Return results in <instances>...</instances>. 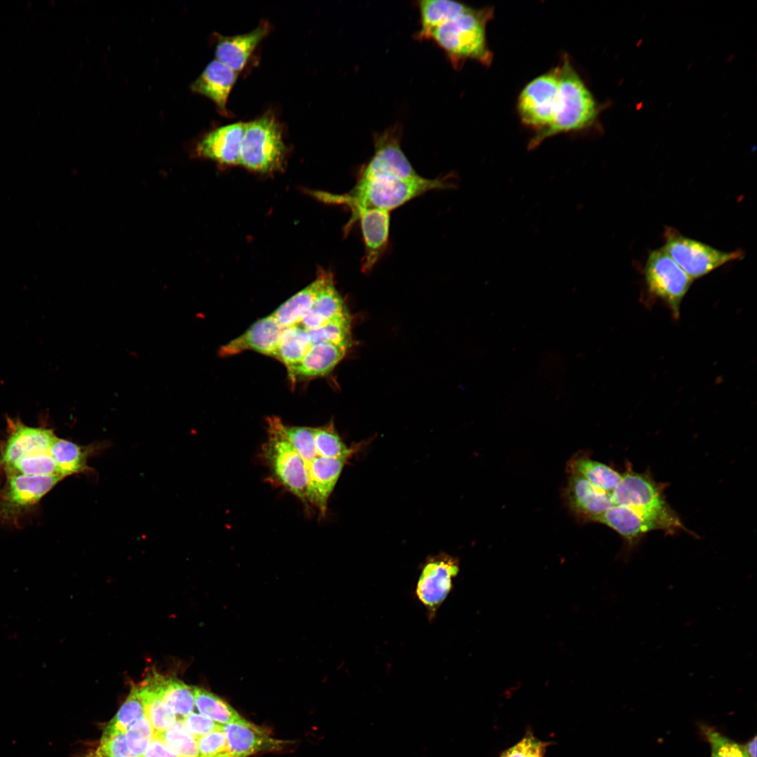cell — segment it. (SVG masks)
<instances>
[{"instance_id":"29","label":"cell","mask_w":757,"mask_h":757,"mask_svg":"<svg viewBox=\"0 0 757 757\" xmlns=\"http://www.w3.org/2000/svg\"><path fill=\"white\" fill-rule=\"evenodd\" d=\"M311 346L308 330L298 325L284 327L273 357L284 364L289 371L301 361Z\"/></svg>"},{"instance_id":"22","label":"cell","mask_w":757,"mask_h":757,"mask_svg":"<svg viewBox=\"0 0 757 757\" xmlns=\"http://www.w3.org/2000/svg\"><path fill=\"white\" fill-rule=\"evenodd\" d=\"M237 79V72L221 62L211 61L191 85L192 90L213 101L226 114V102Z\"/></svg>"},{"instance_id":"9","label":"cell","mask_w":757,"mask_h":757,"mask_svg":"<svg viewBox=\"0 0 757 757\" xmlns=\"http://www.w3.org/2000/svg\"><path fill=\"white\" fill-rule=\"evenodd\" d=\"M0 483V523L18 526L24 516L64 478L58 475H11Z\"/></svg>"},{"instance_id":"23","label":"cell","mask_w":757,"mask_h":757,"mask_svg":"<svg viewBox=\"0 0 757 757\" xmlns=\"http://www.w3.org/2000/svg\"><path fill=\"white\" fill-rule=\"evenodd\" d=\"M592 521L610 527L633 547L646 533L659 530L657 526L627 506L613 505Z\"/></svg>"},{"instance_id":"31","label":"cell","mask_w":757,"mask_h":757,"mask_svg":"<svg viewBox=\"0 0 757 757\" xmlns=\"http://www.w3.org/2000/svg\"><path fill=\"white\" fill-rule=\"evenodd\" d=\"M193 688L195 706L200 714L223 725L245 720L219 696L199 687Z\"/></svg>"},{"instance_id":"37","label":"cell","mask_w":757,"mask_h":757,"mask_svg":"<svg viewBox=\"0 0 757 757\" xmlns=\"http://www.w3.org/2000/svg\"><path fill=\"white\" fill-rule=\"evenodd\" d=\"M554 742L537 738L528 728L522 738L513 746L502 751L499 757H545L547 749Z\"/></svg>"},{"instance_id":"7","label":"cell","mask_w":757,"mask_h":757,"mask_svg":"<svg viewBox=\"0 0 757 757\" xmlns=\"http://www.w3.org/2000/svg\"><path fill=\"white\" fill-rule=\"evenodd\" d=\"M663 241L664 250L693 280L744 256L740 249L723 251L670 226L664 228Z\"/></svg>"},{"instance_id":"28","label":"cell","mask_w":757,"mask_h":757,"mask_svg":"<svg viewBox=\"0 0 757 757\" xmlns=\"http://www.w3.org/2000/svg\"><path fill=\"white\" fill-rule=\"evenodd\" d=\"M144 715L152 725L154 732L165 731L177 720L170 707L163 700L151 683L146 678L138 685Z\"/></svg>"},{"instance_id":"32","label":"cell","mask_w":757,"mask_h":757,"mask_svg":"<svg viewBox=\"0 0 757 757\" xmlns=\"http://www.w3.org/2000/svg\"><path fill=\"white\" fill-rule=\"evenodd\" d=\"M154 736L178 757H200L197 741L186 730L180 719L168 730L154 732Z\"/></svg>"},{"instance_id":"2","label":"cell","mask_w":757,"mask_h":757,"mask_svg":"<svg viewBox=\"0 0 757 757\" xmlns=\"http://www.w3.org/2000/svg\"><path fill=\"white\" fill-rule=\"evenodd\" d=\"M57 437L52 428L27 425L19 417L7 416L0 439V475L61 476L50 453Z\"/></svg>"},{"instance_id":"16","label":"cell","mask_w":757,"mask_h":757,"mask_svg":"<svg viewBox=\"0 0 757 757\" xmlns=\"http://www.w3.org/2000/svg\"><path fill=\"white\" fill-rule=\"evenodd\" d=\"M230 757H248L281 749L285 742L273 738L263 728L246 719L224 725Z\"/></svg>"},{"instance_id":"35","label":"cell","mask_w":757,"mask_h":757,"mask_svg":"<svg viewBox=\"0 0 757 757\" xmlns=\"http://www.w3.org/2000/svg\"><path fill=\"white\" fill-rule=\"evenodd\" d=\"M283 432L305 463L317 456L313 428L305 426H287L284 424Z\"/></svg>"},{"instance_id":"40","label":"cell","mask_w":757,"mask_h":757,"mask_svg":"<svg viewBox=\"0 0 757 757\" xmlns=\"http://www.w3.org/2000/svg\"><path fill=\"white\" fill-rule=\"evenodd\" d=\"M200 757H230L224 730L210 732L197 740Z\"/></svg>"},{"instance_id":"43","label":"cell","mask_w":757,"mask_h":757,"mask_svg":"<svg viewBox=\"0 0 757 757\" xmlns=\"http://www.w3.org/2000/svg\"><path fill=\"white\" fill-rule=\"evenodd\" d=\"M744 751L748 757H756V737L742 744Z\"/></svg>"},{"instance_id":"25","label":"cell","mask_w":757,"mask_h":757,"mask_svg":"<svg viewBox=\"0 0 757 757\" xmlns=\"http://www.w3.org/2000/svg\"><path fill=\"white\" fill-rule=\"evenodd\" d=\"M320 270L316 279L281 304L271 315L283 327L296 325L312 307L327 275Z\"/></svg>"},{"instance_id":"19","label":"cell","mask_w":757,"mask_h":757,"mask_svg":"<svg viewBox=\"0 0 757 757\" xmlns=\"http://www.w3.org/2000/svg\"><path fill=\"white\" fill-rule=\"evenodd\" d=\"M349 314L336 288L333 275L328 271L312 307L296 325L308 331L313 330Z\"/></svg>"},{"instance_id":"36","label":"cell","mask_w":757,"mask_h":757,"mask_svg":"<svg viewBox=\"0 0 757 757\" xmlns=\"http://www.w3.org/2000/svg\"><path fill=\"white\" fill-rule=\"evenodd\" d=\"M702 730L711 747V757H748L740 744L714 728L703 725Z\"/></svg>"},{"instance_id":"20","label":"cell","mask_w":757,"mask_h":757,"mask_svg":"<svg viewBox=\"0 0 757 757\" xmlns=\"http://www.w3.org/2000/svg\"><path fill=\"white\" fill-rule=\"evenodd\" d=\"M268 30V25L262 22L247 33L221 36L215 48L216 60L238 73L244 68L252 52Z\"/></svg>"},{"instance_id":"3","label":"cell","mask_w":757,"mask_h":757,"mask_svg":"<svg viewBox=\"0 0 757 757\" xmlns=\"http://www.w3.org/2000/svg\"><path fill=\"white\" fill-rule=\"evenodd\" d=\"M493 16L491 7H468L435 28L427 40L435 42L446 54L454 69L468 60L489 66L493 55L488 46L486 28Z\"/></svg>"},{"instance_id":"27","label":"cell","mask_w":757,"mask_h":757,"mask_svg":"<svg viewBox=\"0 0 757 757\" xmlns=\"http://www.w3.org/2000/svg\"><path fill=\"white\" fill-rule=\"evenodd\" d=\"M420 17V29L415 38L427 40L430 32L437 27L463 11L468 5L451 0H423L417 2Z\"/></svg>"},{"instance_id":"10","label":"cell","mask_w":757,"mask_h":757,"mask_svg":"<svg viewBox=\"0 0 757 757\" xmlns=\"http://www.w3.org/2000/svg\"><path fill=\"white\" fill-rule=\"evenodd\" d=\"M643 271L648 294L665 303L677 318L682 300L693 280L662 247L648 252Z\"/></svg>"},{"instance_id":"26","label":"cell","mask_w":757,"mask_h":757,"mask_svg":"<svg viewBox=\"0 0 757 757\" xmlns=\"http://www.w3.org/2000/svg\"><path fill=\"white\" fill-rule=\"evenodd\" d=\"M175 715L183 718L193 711V688L182 681L153 672L146 677Z\"/></svg>"},{"instance_id":"18","label":"cell","mask_w":757,"mask_h":757,"mask_svg":"<svg viewBox=\"0 0 757 757\" xmlns=\"http://www.w3.org/2000/svg\"><path fill=\"white\" fill-rule=\"evenodd\" d=\"M569 473L566 499L578 516L592 521L613 505L611 493L596 488L576 472Z\"/></svg>"},{"instance_id":"1","label":"cell","mask_w":757,"mask_h":757,"mask_svg":"<svg viewBox=\"0 0 757 757\" xmlns=\"http://www.w3.org/2000/svg\"><path fill=\"white\" fill-rule=\"evenodd\" d=\"M453 179V175L429 179L418 173L409 175L395 169L364 164L359 170L355 186L349 191L342 194L322 191L309 193L319 201L343 205L350 212L357 208H369L390 212L428 191L453 189L456 185Z\"/></svg>"},{"instance_id":"41","label":"cell","mask_w":757,"mask_h":757,"mask_svg":"<svg viewBox=\"0 0 757 757\" xmlns=\"http://www.w3.org/2000/svg\"><path fill=\"white\" fill-rule=\"evenodd\" d=\"M186 730L197 741L214 731L223 730L224 725L198 713L191 712L180 719Z\"/></svg>"},{"instance_id":"34","label":"cell","mask_w":757,"mask_h":757,"mask_svg":"<svg viewBox=\"0 0 757 757\" xmlns=\"http://www.w3.org/2000/svg\"><path fill=\"white\" fill-rule=\"evenodd\" d=\"M317 456L326 458L351 456L358 447H348L334 429V425L313 428Z\"/></svg>"},{"instance_id":"30","label":"cell","mask_w":757,"mask_h":757,"mask_svg":"<svg viewBox=\"0 0 757 757\" xmlns=\"http://www.w3.org/2000/svg\"><path fill=\"white\" fill-rule=\"evenodd\" d=\"M568 471L578 473L596 488L610 493L621 479V474L615 470L585 456L573 458L568 465Z\"/></svg>"},{"instance_id":"24","label":"cell","mask_w":757,"mask_h":757,"mask_svg":"<svg viewBox=\"0 0 757 757\" xmlns=\"http://www.w3.org/2000/svg\"><path fill=\"white\" fill-rule=\"evenodd\" d=\"M100 449L96 444L80 445L57 437L50 449L59 474L64 478L74 475L93 472L88 464L92 454Z\"/></svg>"},{"instance_id":"5","label":"cell","mask_w":757,"mask_h":757,"mask_svg":"<svg viewBox=\"0 0 757 757\" xmlns=\"http://www.w3.org/2000/svg\"><path fill=\"white\" fill-rule=\"evenodd\" d=\"M613 505L627 506L653 522L659 530H686L679 517L666 502L662 487L649 475L627 467L611 493Z\"/></svg>"},{"instance_id":"6","label":"cell","mask_w":757,"mask_h":757,"mask_svg":"<svg viewBox=\"0 0 757 757\" xmlns=\"http://www.w3.org/2000/svg\"><path fill=\"white\" fill-rule=\"evenodd\" d=\"M285 156L282 130L274 117L266 115L245 123L240 165L261 173L273 172L282 168Z\"/></svg>"},{"instance_id":"13","label":"cell","mask_w":757,"mask_h":757,"mask_svg":"<svg viewBox=\"0 0 757 757\" xmlns=\"http://www.w3.org/2000/svg\"><path fill=\"white\" fill-rule=\"evenodd\" d=\"M458 571V561L446 554L432 557L423 567L416 594L430 618L446 598L453 587L452 579Z\"/></svg>"},{"instance_id":"17","label":"cell","mask_w":757,"mask_h":757,"mask_svg":"<svg viewBox=\"0 0 757 757\" xmlns=\"http://www.w3.org/2000/svg\"><path fill=\"white\" fill-rule=\"evenodd\" d=\"M284 327L271 315L255 322L241 336L234 339L220 348L223 357L252 350L273 357Z\"/></svg>"},{"instance_id":"12","label":"cell","mask_w":757,"mask_h":757,"mask_svg":"<svg viewBox=\"0 0 757 757\" xmlns=\"http://www.w3.org/2000/svg\"><path fill=\"white\" fill-rule=\"evenodd\" d=\"M351 212L346 225L347 234L356 221L359 222L364 243L361 269L371 271L385 254L389 243L390 212L379 209L357 208Z\"/></svg>"},{"instance_id":"38","label":"cell","mask_w":757,"mask_h":757,"mask_svg":"<svg viewBox=\"0 0 757 757\" xmlns=\"http://www.w3.org/2000/svg\"><path fill=\"white\" fill-rule=\"evenodd\" d=\"M154 735V728L145 715L137 719L125 733L130 752L135 757H140L153 739Z\"/></svg>"},{"instance_id":"21","label":"cell","mask_w":757,"mask_h":757,"mask_svg":"<svg viewBox=\"0 0 757 757\" xmlns=\"http://www.w3.org/2000/svg\"><path fill=\"white\" fill-rule=\"evenodd\" d=\"M349 348L333 343L313 344L301 361L288 371L292 382L297 378H313L329 373L345 357Z\"/></svg>"},{"instance_id":"33","label":"cell","mask_w":757,"mask_h":757,"mask_svg":"<svg viewBox=\"0 0 757 757\" xmlns=\"http://www.w3.org/2000/svg\"><path fill=\"white\" fill-rule=\"evenodd\" d=\"M144 716V710L139 695L138 686L135 685L116 715L105 727L104 731L125 733L130 726Z\"/></svg>"},{"instance_id":"42","label":"cell","mask_w":757,"mask_h":757,"mask_svg":"<svg viewBox=\"0 0 757 757\" xmlns=\"http://www.w3.org/2000/svg\"><path fill=\"white\" fill-rule=\"evenodd\" d=\"M140 757H178L170 751L157 737H154Z\"/></svg>"},{"instance_id":"15","label":"cell","mask_w":757,"mask_h":757,"mask_svg":"<svg viewBox=\"0 0 757 757\" xmlns=\"http://www.w3.org/2000/svg\"><path fill=\"white\" fill-rule=\"evenodd\" d=\"M245 125L235 123L208 132L197 144V155L224 165L240 164Z\"/></svg>"},{"instance_id":"39","label":"cell","mask_w":757,"mask_h":757,"mask_svg":"<svg viewBox=\"0 0 757 757\" xmlns=\"http://www.w3.org/2000/svg\"><path fill=\"white\" fill-rule=\"evenodd\" d=\"M96 757H135L129 751L125 733L103 731Z\"/></svg>"},{"instance_id":"11","label":"cell","mask_w":757,"mask_h":757,"mask_svg":"<svg viewBox=\"0 0 757 757\" xmlns=\"http://www.w3.org/2000/svg\"><path fill=\"white\" fill-rule=\"evenodd\" d=\"M559 82V67H557L531 81L518 97L517 109L521 121L533 129L535 133L548 128L553 121Z\"/></svg>"},{"instance_id":"8","label":"cell","mask_w":757,"mask_h":757,"mask_svg":"<svg viewBox=\"0 0 757 757\" xmlns=\"http://www.w3.org/2000/svg\"><path fill=\"white\" fill-rule=\"evenodd\" d=\"M267 423L268 437L262 449L265 460L278 482L307 502L308 476L304 461L285 437L282 421L273 416Z\"/></svg>"},{"instance_id":"14","label":"cell","mask_w":757,"mask_h":757,"mask_svg":"<svg viewBox=\"0 0 757 757\" xmlns=\"http://www.w3.org/2000/svg\"><path fill=\"white\" fill-rule=\"evenodd\" d=\"M350 458L317 456L312 461L305 463L308 476L307 502L315 505L322 517L326 514L329 498Z\"/></svg>"},{"instance_id":"4","label":"cell","mask_w":757,"mask_h":757,"mask_svg":"<svg viewBox=\"0 0 757 757\" xmlns=\"http://www.w3.org/2000/svg\"><path fill=\"white\" fill-rule=\"evenodd\" d=\"M559 67V82L553 121L546 129L534 133L528 144L533 149L542 142L560 133L579 131L594 125L601 107L565 55Z\"/></svg>"}]
</instances>
